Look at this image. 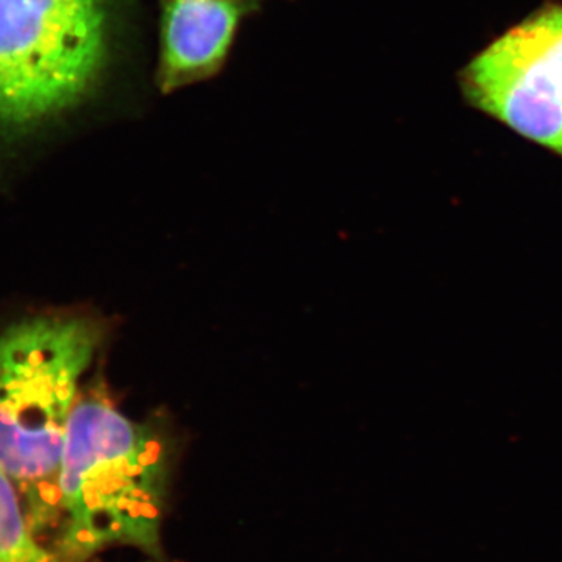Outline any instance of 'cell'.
<instances>
[{
    "label": "cell",
    "mask_w": 562,
    "mask_h": 562,
    "mask_svg": "<svg viewBox=\"0 0 562 562\" xmlns=\"http://www.w3.org/2000/svg\"><path fill=\"white\" fill-rule=\"evenodd\" d=\"M171 454L162 431L124 416L101 382L81 390L63 450L55 550L87 562L122 543L161 561Z\"/></svg>",
    "instance_id": "6da1fadb"
},
{
    "label": "cell",
    "mask_w": 562,
    "mask_h": 562,
    "mask_svg": "<svg viewBox=\"0 0 562 562\" xmlns=\"http://www.w3.org/2000/svg\"><path fill=\"white\" fill-rule=\"evenodd\" d=\"M101 344L83 316L44 314L0 333V471L36 535L57 532L60 473L81 375Z\"/></svg>",
    "instance_id": "7a4b0ae2"
},
{
    "label": "cell",
    "mask_w": 562,
    "mask_h": 562,
    "mask_svg": "<svg viewBox=\"0 0 562 562\" xmlns=\"http://www.w3.org/2000/svg\"><path fill=\"white\" fill-rule=\"evenodd\" d=\"M122 5L124 0H0V157L90 98Z\"/></svg>",
    "instance_id": "3957f363"
},
{
    "label": "cell",
    "mask_w": 562,
    "mask_h": 562,
    "mask_svg": "<svg viewBox=\"0 0 562 562\" xmlns=\"http://www.w3.org/2000/svg\"><path fill=\"white\" fill-rule=\"evenodd\" d=\"M462 99L562 160V2L546 0L458 72Z\"/></svg>",
    "instance_id": "277c9868"
},
{
    "label": "cell",
    "mask_w": 562,
    "mask_h": 562,
    "mask_svg": "<svg viewBox=\"0 0 562 562\" xmlns=\"http://www.w3.org/2000/svg\"><path fill=\"white\" fill-rule=\"evenodd\" d=\"M249 2L162 0V88H179L220 68Z\"/></svg>",
    "instance_id": "5b68a950"
},
{
    "label": "cell",
    "mask_w": 562,
    "mask_h": 562,
    "mask_svg": "<svg viewBox=\"0 0 562 562\" xmlns=\"http://www.w3.org/2000/svg\"><path fill=\"white\" fill-rule=\"evenodd\" d=\"M0 562H77L41 542L20 492L0 471Z\"/></svg>",
    "instance_id": "8992f818"
}]
</instances>
